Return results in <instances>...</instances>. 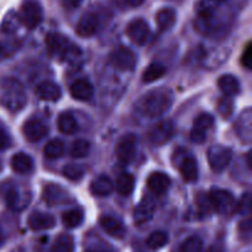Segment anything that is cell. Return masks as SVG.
Wrapping results in <instances>:
<instances>
[{"label": "cell", "instance_id": "cell-1", "mask_svg": "<svg viewBox=\"0 0 252 252\" xmlns=\"http://www.w3.org/2000/svg\"><path fill=\"white\" fill-rule=\"evenodd\" d=\"M174 95L169 89H155L145 94L137 103V108L148 117L161 116L171 107Z\"/></svg>", "mask_w": 252, "mask_h": 252}, {"label": "cell", "instance_id": "cell-2", "mask_svg": "<svg viewBox=\"0 0 252 252\" xmlns=\"http://www.w3.org/2000/svg\"><path fill=\"white\" fill-rule=\"evenodd\" d=\"M27 102L26 91L19 80L14 78H0V105L10 112L22 110Z\"/></svg>", "mask_w": 252, "mask_h": 252}, {"label": "cell", "instance_id": "cell-3", "mask_svg": "<svg viewBox=\"0 0 252 252\" xmlns=\"http://www.w3.org/2000/svg\"><path fill=\"white\" fill-rule=\"evenodd\" d=\"M47 47L54 58L70 62L80 56V49L62 33H49L46 39Z\"/></svg>", "mask_w": 252, "mask_h": 252}, {"label": "cell", "instance_id": "cell-4", "mask_svg": "<svg viewBox=\"0 0 252 252\" xmlns=\"http://www.w3.org/2000/svg\"><path fill=\"white\" fill-rule=\"evenodd\" d=\"M208 201L213 211H216L217 213L225 214V216L231 214L238 208V203H236L233 193L226 189H212L208 194Z\"/></svg>", "mask_w": 252, "mask_h": 252}, {"label": "cell", "instance_id": "cell-5", "mask_svg": "<svg viewBox=\"0 0 252 252\" xmlns=\"http://www.w3.org/2000/svg\"><path fill=\"white\" fill-rule=\"evenodd\" d=\"M17 15H19L20 22L29 30L38 27L43 19L42 6L37 0H25Z\"/></svg>", "mask_w": 252, "mask_h": 252}, {"label": "cell", "instance_id": "cell-6", "mask_svg": "<svg viewBox=\"0 0 252 252\" xmlns=\"http://www.w3.org/2000/svg\"><path fill=\"white\" fill-rule=\"evenodd\" d=\"M208 162L214 172H221L229 166L233 159V152L223 145H213L207 153Z\"/></svg>", "mask_w": 252, "mask_h": 252}, {"label": "cell", "instance_id": "cell-7", "mask_svg": "<svg viewBox=\"0 0 252 252\" xmlns=\"http://www.w3.org/2000/svg\"><path fill=\"white\" fill-rule=\"evenodd\" d=\"M175 134V125L171 121H161V122L157 123L154 127L152 128L149 133V140L153 145L165 144L169 142Z\"/></svg>", "mask_w": 252, "mask_h": 252}, {"label": "cell", "instance_id": "cell-8", "mask_svg": "<svg viewBox=\"0 0 252 252\" xmlns=\"http://www.w3.org/2000/svg\"><path fill=\"white\" fill-rule=\"evenodd\" d=\"M111 63L120 70H132L137 63L135 54L127 47H120L111 54Z\"/></svg>", "mask_w": 252, "mask_h": 252}, {"label": "cell", "instance_id": "cell-9", "mask_svg": "<svg viewBox=\"0 0 252 252\" xmlns=\"http://www.w3.org/2000/svg\"><path fill=\"white\" fill-rule=\"evenodd\" d=\"M149 33V25L143 19L133 20L127 26V36L129 37V39L133 43L138 44V46H142V44L147 42Z\"/></svg>", "mask_w": 252, "mask_h": 252}, {"label": "cell", "instance_id": "cell-10", "mask_svg": "<svg viewBox=\"0 0 252 252\" xmlns=\"http://www.w3.org/2000/svg\"><path fill=\"white\" fill-rule=\"evenodd\" d=\"M22 130H24V134L27 140L38 142V140L43 139L46 137L47 133H48V127L39 120L31 118V120L25 122Z\"/></svg>", "mask_w": 252, "mask_h": 252}, {"label": "cell", "instance_id": "cell-11", "mask_svg": "<svg viewBox=\"0 0 252 252\" xmlns=\"http://www.w3.org/2000/svg\"><path fill=\"white\" fill-rule=\"evenodd\" d=\"M148 189L152 193L158 194H164L165 192H167V189H170V185H171V180L164 172H153L149 175L147 180Z\"/></svg>", "mask_w": 252, "mask_h": 252}, {"label": "cell", "instance_id": "cell-12", "mask_svg": "<svg viewBox=\"0 0 252 252\" xmlns=\"http://www.w3.org/2000/svg\"><path fill=\"white\" fill-rule=\"evenodd\" d=\"M117 158L122 162H128L134 158L135 154V137L133 134H127L118 142L116 148Z\"/></svg>", "mask_w": 252, "mask_h": 252}, {"label": "cell", "instance_id": "cell-13", "mask_svg": "<svg viewBox=\"0 0 252 252\" xmlns=\"http://www.w3.org/2000/svg\"><path fill=\"white\" fill-rule=\"evenodd\" d=\"M155 209H157V207H155L154 202L149 198H144L135 207L134 212H133V220L138 225L147 223L154 217Z\"/></svg>", "mask_w": 252, "mask_h": 252}, {"label": "cell", "instance_id": "cell-14", "mask_svg": "<svg viewBox=\"0 0 252 252\" xmlns=\"http://www.w3.org/2000/svg\"><path fill=\"white\" fill-rule=\"evenodd\" d=\"M42 198L48 206H58L68 199V192L64 191L58 185L51 184L44 187Z\"/></svg>", "mask_w": 252, "mask_h": 252}, {"label": "cell", "instance_id": "cell-15", "mask_svg": "<svg viewBox=\"0 0 252 252\" xmlns=\"http://www.w3.org/2000/svg\"><path fill=\"white\" fill-rule=\"evenodd\" d=\"M98 19L93 12H86L79 20L76 25V33L81 37H90L97 31Z\"/></svg>", "mask_w": 252, "mask_h": 252}, {"label": "cell", "instance_id": "cell-16", "mask_svg": "<svg viewBox=\"0 0 252 252\" xmlns=\"http://www.w3.org/2000/svg\"><path fill=\"white\" fill-rule=\"evenodd\" d=\"M36 94L43 101H58L62 96L61 86L53 81H42L36 88Z\"/></svg>", "mask_w": 252, "mask_h": 252}, {"label": "cell", "instance_id": "cell-17", "mask_svg": "<svg viewBox=\"0 0 252 252\" xmlns=\"http://www.w3.org/2000/svg\"><path fill=\"white\" fill-rule=\"evenodd\" d=\"M27 224H29L30 229L33 231H42L52 229L56 224V220L52 216L46 213H41V212H36L32 213L27 219Z\"/></svg>", "mask_w": 252, "mask_h": 252}, {"label": "cell", "instance_id": "cell-18", "mask_svg": "<svg viewBox=\"0 0 252 252\" xmlns=\"http://www.w3.org/2000/svg\"><path fill=\"white\" fill-rule=\"evenodd\" d=\"M100 225L110 236L116 239H122L126 234V228L120 219L115 217L106 216L100 219Z\"/></svg>", "mask_w": 252, "mask_h": 252}, {"label": "cell", "instance_id": "cell-19", "mask_svg": "<svg viewBox=\"0 0 252 252\" xmlns=\"http://www.w3.org/2000/svg\"><path fill=\"white\" fill-rule=\"evenodd\" d=\"M180 174L186 182H196L198 179V165L197 160L192 157H186L182 159L179 165Z\"/></svg>", "mask_w": 252, "mask_h": 252}, {"label": "cell", "instance_id": "cell-20", "mask_svg": "<svg viewBox=\"0 0 252 252\" xmlns=\"http://www.w3.org/2000/svg\"><path fill=\"white\" fill-rule=\"evenodd\" d=\"M70 94L73 98L79 101H88L93 97L94 95V88L88 80L84 79H79V80L74 81L70 86Z\"/></svg>", "mask_w": 252, "mask_h": 252}, {"label": "cell", "instance_id": "cell-21", "mask_svg": "<svg viewBox=\"0 0 252 252\" xmlns=\"http://www.w3.org/2000/svg\"><path fill=\"white\" fill-rule=\"evenodd\" d=\"M11 167L16 174L26 175L33 170V160L25 153H17L11 158Z\"/></svg>", "mask_w": 252, "mask_h": 252}, {"label": "cell", "instance_id": "cell-22", "mask_svg": "<svg viewBox=\"0 0 252 252\" xmlns=\"http://www.w3.org/2000/svg\"><path fill=\"white\" fill-rule=\"evenodd\" d=\"M218 88L224 95L230 97V96L239 94V91H240V83H239V80L234 75L225 74V75H221L219 78Z\"/></svg>", "mask_w": 252, "mask_h": 252}, {"label": "cell", "instance_id": "cell-23", "mask_svg": "<svg viewBox=\"0 0 252 252\" xmlns=\"http://www.w3.org/2000/svg\"><path fill=\"white\" fill-rule=\"evenodd\" d=\"M113 184L107 176H100L94 180L90 185V191L94 196L106 197L112 192Z\"/></svg>", "mask_w": 252, "mask_h": 252}, {"label": "cell", "instance_id": "cell-24", "mask_svg": "<svg viewBox=\"0 0 252 252\" xmlns=\"http://www.w3.org/2000/svg\"><path fill=\"white\" fill-rule=\"evenodd\" d=\"M176 22V12L171 7H164L157 14V24L161 31H167Z\"/></svg>", "mask_w": 252, "mask_h": 252}, {"label": "cell", "instance_id": "cell-25", "mask_svg": "<svg viewBox=\"0 0 252 252\" xmlns=\"http://www.w3.org/2000/svg\"><path fill=\"white\" fill-rule=\"evenodd\" d=\"M134 177L130 174H122L117 177L115 189L121 196H129L134 189Z\"/></svg>", "mask_w": 252, "mask_h": 252}, {"label": "cell", "instance_id": "cell-26", "mask_svg": "<svg viewBox=\"0 0 252 252\" xmlns=\"http://www.w3.org/2000/svg\"><path fill=\"white\" fill-rule=\"evenodd\" d=\"M165 73H166V68H165L164 64L154 62V63L149 64V66L145 69L144 74H143V81L148 84L154 83V81L159 80L161 76H164Z\"/></svg>", "mask_w": 252, "mask_h": 252}, {"label": "cell", "instance_id": "cell-27", "mask_svg": "<svg viewBox=\"0 0 252 252\" xmlns=\"http://www.w3.org/2000/svg\"><path fill=\"white\" fill-rule=\"evenodd\" d=\"M58 128L64 134H73L78 130V123L71 113L64 112L58 118Z\"/></svg>", "mask_w": 252, "mask_h": 252}, {"label": "cell", "instance_id": "cell-28", "mask_svg": "<svg viewBox=\"0 0 252 252\" xmlns=\"http://www.w3.org/2000/svg\"><path fill=\"white\" fill-rule=\"evenodd\" d=\"M63 224L69 229L78 228L84 220V212L81 209H70L63 214Z\"/></svg>", "mask_w": 252, "mask_h": 252}, {"label": "cell", "instance_id": "cell-29", "mask_svg": "<svg viewBox=\"0 0 252 252\" xmlns=\"http://www.w3.org/2000/svg\"><path fill=\"white\" fill-rule=\"evenodd\" d=\"M51 252H74V240L68 234H62L54 241Z\"/></svg>", "mask_w": 252, "mask_h": 252}, {"label": "cell", "instance_id": "cell-30", "mask_svg": "<svg viewBox=\"0 0 252 252\" xmlns=\"http://www.w3.org/2000/svg\"><path fill=\"white\" fill-rule=\"evenodd\" d=\"M63 152H64V144L63 142L59 139H53L51 140V142L47 143V145L44 147V150H43L44 157H46L47 159H51V160L61 158L62 155H63Z\"/></svg>", "mask_w": 252, "mask_h": 252}, {"label": "cell", "instance_id": "cell-31", "mask_svg": "<svg viewBox=\"0 0 252 252\" xmlns=\"http://www.w3.org/2000/svg\"><path fill=\"white\" fill-rule=\"evenodd\" d=\"M169 243V235L165 231H154L149 235L147 239V246L153 250H158V249L164 248L166 244Z\"/></svg>", "mask_w": 252, "mask_h": 252}, {"label": "cell", "instance_id": "cell-32", "mask_svg": "<svg viewBox=\"0 0 252 252\" xmlns=\"http://www.w3.org/2000/svg\"><path fill=\"white\" fill-rule=\"evenodd\" d=\"M91 150V145L88 140L85 139H78L71 144L70 150V155L73 158H76V159H80V158H85L88 157L89 153Z\"/></svg>", "mask_w": 252, "mask_h": 252}, {"label": "cell", "instance_id": "cell-33", "mask_svg": "<svg viewBox=\"0 0 252 252\" xmlns=\"http://www.w3.org/2000/svg\"><path fill=\"white\" fill-rule=\"evenodd\" d=\"M203 241L199 236H189L180 245V252H202Z\"/></svg>", "mask_w": 252, "mask_h": 252}, {"label": "cell", "instance_id": "cell-34", "mask_svg": "<svg viewBox=\"0 0 252 252\" xmlns=\"http://www.w3.org/2000/svg\"><path fill=\"white\" fill-rule=\"evenodd\" d=\"M19 22H20L19 15L15 14V12H9V14L5 16L4 21H2L1 24V32H5V33H11V32H15L16 31Z\"/></svg>", "mask_w": 252, "mask_h": 252}, {"label": "cell", "instance_id": "cell-35", "mask_svg": "<svg viewBox=\"0 0 252 252\" xmlns=\"http://www.w3.org/2000/svg\"><path fill=\"white\" fill-rule=\"evenodd\" d=\"M214 125V117L209 113H201L198 117L194 120L193 128H197V129H201L203 132H207L208 129H211Z\"/></svg>", "mask_w": 252, "mask_h": 252}, {"label": "cell", "instance_id": "cell-36", "mask_svg": "<svg viewBox=\"0 0 252 252\" xmlns=\"http://www.w3.org/2000/svg\"><path fill=\"white\" fill-rule=\"evenodd\" d=\"M63 175L64 177H66L70 181H79V180L83 179L84 170L79 165L69 164L63 169Z\"/></svg>", "mask_w": 252, "mask_h": 252}, {"label": "cell", "instance_id": "cell-37", "mask_svg": "<svg viewBox=\"0 0 252 252\" xmlns=\"http://www.w3.org/2000/svg\"><path fill=\"white\" fill-rule=\"evenodd\" d=\"M218 111L219 113H220L221 117L225 118V120H228V118L230 117L231 113H233L234 111V106H233V102H231V100L229 98V96L225 98H221V100L219 101Z\"/></svg>", "mask_w": 252, "mask_h": 252}, {"label": "cell", "instance_id": "cell-38", "mask_svg": "<svg viewBox=\"0 0 252 252\" xmlns=\"http://www.w3.org/2000/svg\"><path fill=\"white\" fill-rule=\"evenodd\" d=\"M241 64H243V66L245 69H251V65H252V47H251L250 43L246 46L245 51H244L243 57H241Z\"/></svg>", "mask_w": 252, "mask_h": 252}, {"label": "cell", "instance_id": "cell-39", "mask_svg": "<svg viewBox=\"0 0 252 252\" xmlns=\"http://www.w3.org/2000/svg\"><path fill=\"white\" fill-rule=\"evenodd\" d=\"M207 139V132H203L201 129H197V128H193L191 130V140L193 143H197V144H201V143L206 142Z\"/></svg>", "mask_w": 252, "mask_h": 252}, {"label": "cell", "instance_id": "cell-40", "mask_svg": "<svg viewBox=\"0 0 252 252\" xmlns=\"http://www.w3.org/2000/svg\"><path fill=\"white\" fill-rule=\"evenodd\" d=\"M240 212H243V213H249L251 209V196L250 193H245L243 196V198H241V202L240 204H238V208Z\"/></svg>", "mask_w": 252, "mask_h": 252}, {"label": "cell", "instance_id": "cell-41", "mask_svg": "<svg viewBox=\"0 0 252 252\" xmlns=\"http://www.w3.org/2000/svg\"><path fill=\"white\" fill-rule=\"evenodd\" d=\"M239 231H240V234H243V239H245V240H250V238H251V221H250V219H246L245 221L240 223V226H239Z\"/></svg>", "mask_w": 252, "mask_h": 252}, {"label": "cell", "instance_id": "cell-42", "mask_svg": "<svg viewBox=\"0 0 252 252\" xmlns=\"http://www.w3.org/2000/svg\"><path fill=\"white\" fill-rule=\"evenodd\" d=\"M10 147V138L2 129H0V150H5Z\"/></svg>", "mask_w": 252, "mask_h": 252}, {"label": "cell", "instance_id": "cell-43", "mask_svg": "<svg viewBox=\"0 0 252 252\" xmlns=\"http://www.w3.org/2000/svg\"><path fill=\"white\" fill-rule=\"evenodd\" d=\"M7 56H9V52H7L6 44L0 43V62H1L2 59L6 58Z\"/></svg>", "mask_w": 252, "mask_h": 252}, {"label": "cell", "instance_id": "cell-44", "mask_svg": "<svg viewBox=\"0 0 252 252\" xmlns=\"http://www.w3.org/2000/svg\"><path fill=\"white\" fill-rule=\"evenodd\" d=\"M126 2H127L128 5H130V6H139V5H142L143 2L145 1V0H125Z\"/></svg>", "mask_w": 252, "mask_h": 252}, {"label": "cell", "instance_id": "cell-45", "mask_svg": "<svg viewBox=\"0 0 252 252\" xmlns=\"http://www.w3.org/2000/svg\"><path fill=\"white\" fill-rule=\"evenodd\" d=\"M206 252H223V249L219 245H213L208 249Z\"/></svg>", "mask_w": 252, "mask_h": 252}, {"label": "cell", "instance_id": "cell-46", "mask_svg": "<svg viewBox=\"0 0 252 252\" xmlns=\"http://www.w3.org/2000/svg\"><path fill=\"white\" fill-rule=\"evenodd\" d=\"M2 244H4V235H2L1 230H0V248L2 246Z\"/></svg>", "mask_w": 252, "mask_h": 252}, {"label": "cell", "instance_id": "cell-47", "mask_svg": "<svg viewBox=\"0 0 252 252\" xmlns=\"http://www.w3.org/2000/svg\"><path fill=\"white\" fill-rule=\"evenodd\" d=\"M214 1H218V2H223V1H226V0H214Z\"/></svg>", "mask_w": 252, "mask_h": 252}, {"label": "cell", "instance_id": "cell-48", "mask_svg": "<svg viewBox=\"0 0 252 252\" xmlns=\"http://www.w3.org/2000/svg\"><path fill=\"white\" fill-rule=\"evenodd\" d=\"M95 252H105V251H95Z\"/></svg>", "mask_w": 252, "mask_h": 252}]
</instances>
